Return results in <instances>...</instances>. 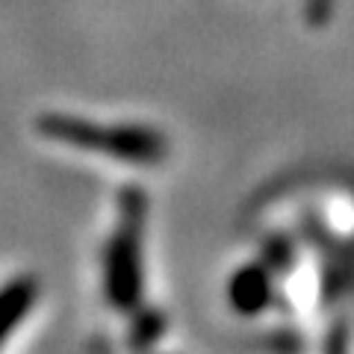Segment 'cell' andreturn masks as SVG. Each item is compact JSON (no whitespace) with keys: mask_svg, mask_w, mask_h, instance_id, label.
<instances>
[{"mask_svg":"<svg viewBox=\"0 0 354 354\" xmlns=\"http://www.w3.org/2000/svg\"><path fill=\"white\" fill-rule=\"evenodd\" d=\"M148 218V195L139 186H124L118 195V221L104 248V295L113 310L133 313L145 295L142 236Z\"/></svg>","mask_w":354,"mask_h":354,"instance_id":"1","label":"cell"},{"mask_svg":"<svg viewBox=\"0 0 354 354\" xmlns=\"http://www.w3.org/2000/svg\"><path fill=\"white\" fill-rule=\"evenodd\" d=\"M41 136L59 145L104 153L133 165H157L169 157V142L148 124H95L68 113H41L36 118Z\"/></svg>","mask_w":354,"mask_h":354,"instance_id":"2","label":"cell"},{"mask_svg":"<svg viewBox=\"0 0 354 354\" xmlns=\"http://www.w3.org/2000/svg\"><path fill=\"white\" fill-rule=\"evenodd\" d=\"M227 295H230V304L239 313H260L266 301L272 298L269 274H266L263 266H242L234 278H230Z\"/></svg>","mask_w":354,"mask_h":354,"instance_id":"3","label":"cell"},{"mask_svg":"<svg viewBox=\"0 0 354 354\" xmlns=\"http://www.w3.org/2000/svg\"><path fill=\"white\" fill-rule=\"evenodd\" d=\"M36 295H39V283L30 274L12 278L0 290V342H6V337L15 330V325L32 310Z\"/></svg>","mask_w":354,"mask_h":354,"instance_id":"4","label":"cell"},{"mask_svg":"<svg viewBox=\"0 0 354 354\" xmlns=\"http://www.w3.org/2000/svg\"><path fill=\"white\" fill-rule=\"evenodd\" d=\"M165 330V316L153 307H136L130 322V346L133 348H148L153 346Z\"/></svg>","mask_w":354,"mask_h":354,"instance_id":"5","label":"cell"}]
</instances>
